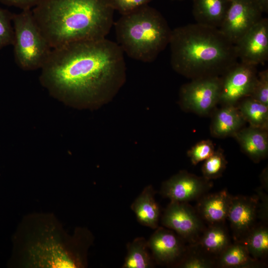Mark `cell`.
I'll list each match as a JSON object with an SVG mask.
<instances>
[{
	"label": "cell",
	"mask_w": 268,
	"mask_h": 268,
	"mask_svg": "<svg viewBox=\"0 0 268 268\" xmlns=\"http://www.w3.org/2000/svg\"><path fill=\"white\" fill-rule=\"evenodd\" d=\"M124 54L116 42L106 38L53 48L41 68L40 81L53 95L68 103L106 102L125 81Z\"/></svg>",
	"instance_id": "1"
},
{
	"label": "cell",
	"mask_w": 268,
	"mask_h": 268,
	"mask_svg": "<svg viewBox=\"0 0 268 268\" xmlns=\"http://www.w3.org/2000/svg\"><path fill=\"white\" fill-rule=\"evenodd\" d=\"M94 240L86 227L68 234L51 213H33L22 218L13 238L10 266L29 268H85Z\"/></svg>",
	"instance_id": "2"
},
{
	"label": "cell",
	"mask_w": 268,
	"mask_h": 268,
	"mask_svg": "<svg viewBox=\"0 0 268 268\" xmlns=\"http://www.w3.org/2000/svg\"><path fill=\"white\" fill-rule=\"evenodd\" d=\"M114 11L109 0H44L32 9L52 49L106 38L114 24Z\"/></svg>",
	"instance_id": "3"
},
{
	"label": "cell",
	"mask_w": 268,
	"mask_h": 268,
	"mask_svg": "<svg viewBox=\"0 0 268 268\" xmlns=\"http://www.w3.org/2000/svg\"><path fill=\"white\" fill-rule=\"evenodd\" d=\"M169 45L173 69L192 79L219 76L238 62L234 44L219 28L197 23L172 30Z\"/></svg>",
	"instance_id": "4"
},
{
	"label": "cell",
	"mask_w": 268,
	"mask_h": 268,
	"mask_svg": "<svg viewBox=\"0 0 268 268\" xmlns=\"http://www.w3.org/2000/svg\"><path fill=\"white\" fill-rule=\"evenodd\" d=\"M114 25L124 53L143 63L156 60L169 45L172 32L161 13L148 4L122 15Z\"/></svg>",
	"instance_id": "5"
},
{
	"label": "cell",
	"mask_w": 268,
	"mask_h": 268,
	"mask_svg": "<svg viewBox=\"0 0 268 268\" xmlns=\"http://www.w3.org/2000/svg\"><path fill=\"white\" fill-rule=\"evenodd\" d=\"M12 24L14 60L25 70L41 68L48 60L52 48L38 26L32 9L13 13Z\"/></svg>",
	"instance_id": "6"
},
{
	"label": "cell",
	"mask_w": 268,
	"mask_h": 268,
	"mask_svg": "<svg viewBox=\"0 0 268 268\" xmlns=\"http://www.w3.org/2000/svg\"><path fill=\"white\" fill-rule=\"evenodd\" d=\"M220 88V76L193 79L182 86L180 102L187 110L199 115H207L219 102Z\"/></svg>",
	"instance_id": "7"
},
{
	"label": "cell",
	"mask_w": 268,
	"mask_h": 268,
	"mask_svg": "<svg viewBox=\"0 0 268 268\" xmlns=\"http://www.w3.org/2000/svg\"><path fill=\"white\" fill-rule=\"evenodd\" d=\"M161 223L190 245L197 243L205 228L196 209L186 202L170 201L162 215Z\"/></svg>",
	"instance_id": "8"
},
{
	"label": "cell",
	"mask_w": 268,
	"mask_h": 268,
	"mask_svg": "<svg viewBox=\"0 0 268 268\" xmlns=\"http://www.w3.org/2000/svg\"><path fill=\"white\" fill-rule=\"evenodd\" d=\"M256 67L237 62L222 75L219 102L235 105L249 97L257 77Z\"/></svg>",
	"instance_id": "9"
},
{
	"label": "cell",
	"mask_w": 268,
	"mask_h": 268,
	"mask_svg": "<svg viewBox=\"0 0 268 268\" xmlns=\"http://www.w3.org/2000/svg\"><path fill=\"white\" fill-rule=\"evenodd\" d=\"M253 0H230L219 30L235 44L262 17Z\"/></svg>",
	"instance_id": "10"
},
{
	"label": "cell",
	"mask_w": 268,
	"mask_h": 268,
	"mask_svg": "<svg viewBox=\"0 0 268 268\" xmlns=\"http://www.w3.org/2000/svg\"><path fill=\"white\" fill-rule=\"evenodd\" d=\"M210 180L181 171L162 183L160 194L170 201L186 202L199 199L212 187Z\"/></svg>",
	"instance_id": "11"
},
{
	"label": "cell",
	"mask_w": 268,
	"mask_h": 268,
	"mask_svg": "<svg viewBox=\"0 0 268 268\" xmlns=\"http://www.w3.org/2000/svg\"><path fill=\"white\" fill-rule=\"evenodd\" d=\"M238 59L257 66L268 59V19L262 18L235 44Z\"/></svg>",
	"instance_id": "12"
},
{
	"label": "cell",
	"mask_w": 268,
	"mask_h": 268,
	"mask_svg": "<svg viewBox=\"0 0 268 268\" xmlns=\"http://www.w3.org/2000/svg\"><path fill=\"white\" fill-rule=\"evenodd\" d=\"M259 201L257 196L233 197L227 218L235 242H241L257 224Z\"/></svg>",
	"instance_id": "13"
},
{
	"label": "cell",
	"mask_w": 268,
	"mask_h": 268,
	"mask_svg": "<svg viewBox=\"0 0 268 268\" xmlns=\"http://www.w3.org/2000/svg\"><path fill=\"white\" fill-rule=\"evenodd\" d=\"M155 229L147 240L154 262L163 265H176L187 250L185 241L173 231L162 227Z\"/></svg>",
	"instance_id": "14"
},
{
	"label": "cell",
	"mask_w": 268,
	"mask_h": 268,
	"mask_svg": "<svg viewBox=\"0 0 268 268\" xmlns=\"http://www.w3.org/2000/svg\"><path fill=\"white\" fill-rule=\"evenodd\" d=\"M232 198L226 190L205 194L198 199L196 210L203 221L209 225L224 223L227 218Z\"/></svg>",
	"instance_id": "15"
},
{
	"label": "cell",
	"mask_w": 268,
	"mask_h": 268,
	"mask_svg": "<svg viewBox=\"0 0 268 268\" xmlns=\"http://www.w3.org/2000/svg\"><path fill=\"white\" fill-rule=\"evenodd\" d=\"M233 136L242 151L254 162L258 163L267 156L268 130L250 126L241 129Z\"/></svg>",
	"instance_id": "16"
},
{
	"label": "cell",
	"mask_w": 268,
	"mask_h": 268,
	"mask_svg": "<svg viewBox=\"0 0 268 268\" xmlns=\"http://www.w3.org/2000/svg\"><path fill=\"white\" fill-rule=\"evenodd\" d=\"M151 185L146 186L131 205L137 221L142 225L155 229L158 227L160 210Z\"/></svg>",
	"instance_id": "17"
},
{
	"label": "cell",
	"mask_w": 268,
	"mask_h": 268,
	"mask_svg": "<svg viewBox=\"0 0 268 268\" xmlns=\"http://www.w3.org/2000/svg\"><path fill=\"white\" fill-rule=\"evenodd\" d=\"M245 122L237 107L224 105L214 115L210 132L216 137L233 136L242 129Z\"/></svg>",
	"instance_id": "18"
},
{
	"label": "cell",
	"mask_w": 268,
	"mask_h": 268,
	"mask_svg": "<svg viewBox=\"0 0 268 268\" xmlns=\"http://www.w3.org/2000/svg\"><path fill=\"white\" fill-rule=\"evenodd\" d=\"M230 0H193V14L196 23L219 28Z\"/></svg>",
	"instance_id": "19"
},
{
	"label": "cell",
	"mask_w": 268,
	"mask_h": 268,
	"mask_svg": "<svg viewBox=\"0 0 268 268\" xmlns=\"http://www.w3.org/2000/svg\"><path fill=\"white\" fill-rule=\"evenodd\" d=\"M266 266L263 261L252 258L243 243L229 244L216 258V266L226 268H259Z\"/></svg>",
	"instance_id": "20"
},
{
	"label": "cell",
	"mask_w": 268,
	"mask_h": 268,
	"mask_svg": "<svg viewBox=\"0 0 268 268\" xmlns=\"http://www.w3.org/2000/svg\"><path fill=\"white\" fill-rule=\"evenodd\" d=\"M230 244L228 231L222 223L209 224L205 228L195 244L216 258Z\"/></svg>",
	"instance_id": "21"
},
{
	"label": "cell",
	"mask_w": 268,
	"mask_h": 268,
	"mask_svg": "<svg viewBox=\"0 0 268 268\" xmlns=\"http://www.w3.org/2000/svg\"><path fill=\"white\" fill-rule=\"evenodd\" d=\"M127 253L122 268H151L154 261L149 252L147 240L138 237L127 245Z\"/></svg>",
	"instance_id": "22"
},
{
	"label": "cell",
	"mask_w": 268,
	"mask_h": 268,
	"mask_svg": "<svg viewBox=\"0 0 268 268\" xmlns=\"http://www.w3.org/2000/svg\"><path fill=\"white\" fill-rule=\"evenodd\" d=\"M237 108L250 126L268 130V105L248 97L240 101Z\"/></svg>",
	"instance_id": "23"
},
{
	"label": "cell",
	"mask_w": 268,
	"mask_h": 268,
	"mask_svg": "<svg viewBox=\"0 0 268 268\" xmlns=\"http://www.w3.org/2000/svg\"><path fill=\"white\" fill-rule=\"evenodd\" d=\"M250 256L262 261L268 254V229L264 224H256L241 241Z\"/></svg>",
	"instance_id": "24"
},
{
	"label": "cell",
	"mask_w": 268,
	"mask_h": 268,
	"mask_svg": "<svg viewBox=\"0 0 268 268\" xmlns=\"http://www.w3.org/2000/svg\"><path fill=\"white\" fill-rule=\"evenodd\" d=\"M190 246L175 266L182 268H210L216 266V257L206 253L196 244Z\"/></svg>",
	"instance_id": "25"
},
{
	"label": "cell",
	"mask_w": 268,
	"mask_h": 268,
	"mask_svg": "<svg viewBox=\"0 0 268 268\" xmlns=\"http://www.w3.org/2000/svg\"><path fill=\"white\" fill-rule=\"evenodd\" d=\"M227 163L222 149L219 148L215 150L204 160L202 166L203 177L208 180L219 178L225 170Z\"/></svg>",
	"instance_id": "26"
},
{
	"label": "cell",
	"mask_w": 268,
	"mask_h": 268,
	"mask_svg": "<svg viewBox=\"0 0 268 268\" xmlns=\"http://www.w3.org/2000/svg\"><path fill=\"white\" fill-rule=\"evenodd\" d=\"M13 15L8 10L0 7V49L13 45L14 38Z\"/></svg>",
	"instance_id": "27"
},
{
	"label": "cell",
	"mask_w": 268,
	"mask_h": 268,
	"mask_svg": "<svg viewBox=\"0 0 268 268\" xmlns=\"http://www.w3.org/2000/svg\"><path fill=\"white\" fill-rule=\"evenodd\" d=\"M215 151L212 141L207 139L200 141L194 145L188 151V155L194 165L204 161Z\"/></svg>",
	"instance_id": "28"
},
{
	"label": "cell",
	"mask_w": 268,
	"mask_h": 268,
	"mask_svg": "<svg viewBox=\"0 0 268 268\" xmlns=\"http://www.w3.org/2000/svg\"><path fill=\"white\" fill-rule=\"evenodd\" d=\"M250 97L268 105V70L260 71L257 75V79Z\"/></svg>",
	"instance_id": "29"
},
{
	"label": "cell",
	"mask_w": 268,
	"mask_h": 268,
	"mask_svg": "<svg viewBox=\"0 0 268 268\" xmlns=\"http://www.w3.org/2000/svg\"><path fill=\"white\" fill-rule=\"evenodd\" d=\"M114 10L126 14L146 4L152 0H109Z\"/></svg>",
	"instance_id": "30"
},
{
	"label": "cell",
	"mask_w": 268,
	"mask_h": 268,
	"mask_svg": "<svg viewBox=\"0 0 268 268\" xmlns=\"http://www.w3.org/2000/svg\"><path fill=\"white\" fill-rule=\"evenodd\" d=\"M44 0H0V2L9 6H14L22 10L32 9Z\"/></svg>",
	"instance_id": "31"
},
{
	"label": "cell",
	"mask_w": 268,
	"mask_h": 268,
	"mask_svg": "<svg viewBox=\"0 0 268 268\" xmlns=\"http://www.w3.org/2000/svg\"><path fill=\"white\" fill-rule=\"evenodd\" d=\"M263 12H267L268 11V0H253Z\"/></svg>",
	"instance_id": "32"
},
{
	"label": "cell",
	"mask_w": 268,
	"mask_h": 268,
	"mask_svg": "<svg viewBox=\"0 0 268 268\" xmlns=\"http://www.w3.org/2000/svg\"></svg>",
	"instance_id": "33"
}]
</instances>
